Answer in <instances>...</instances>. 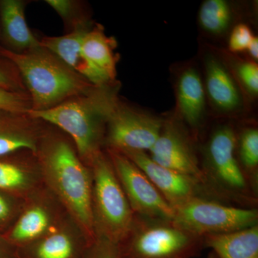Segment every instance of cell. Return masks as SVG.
<instances>
[{
    "mask_svg": "<svg viewBox=\"0 0 258 258\" xmlns=\"http://www.w3.org/2000/svg\"><path fill=\"white\" fill-rule=\"evenodd\" d=\"M42 184L64 208L83 237L96 239L92 211V175L76 148L61 136L44 133L35 153Z\"/></svg>",
    "mask_w": 258,
    "mask_h": 258,
    "instance_id": "cell-1",
    "label": "cell"
},
{
    "mask_svg": "<svg viewBox=\"0 0 258 258\" xmlns=\"http://www.w3.org/2000/svg\"><path fill=\"white\" fill-rule=\"evenodd\" d=\"M0 55L20 71L30 93L29 111L50 109L96 86L41 45L23 52L0 47Z\"/></svg>",
    "mask_w": 258,
    "mask_h": 258,
    "instance_id": "cell-2",
    "label": "cell"
},
{
    "mask_svg": "<svg viewBox=\"0 0 258 258\" xmlns=\"http://www.w3.org/2000/svg\"><path fill=\"white\" fill-rule=\"evenodd\" d=\"M108 86H95L58 106L42 111H28L34 119L47 122L66 132L74 141L80 158L88 166L101 152L107 121L117 101Z\"/></svg>",
    "mask_w": 258,
    "mask_h": 258,
    "instance_id": "cell-3",
    "label": "cell"
},
{
    "mask_svg": "<svg viewBox=\"0 0 258 258\" xmlns=\"http://www.w3.org/2000/svg\"><path fill=\"white\" fill-rule=\"evenodd\" d=\"M88 166L92 175V211L96 237L119 244L132 228L136 214L108 154L101 151Z\"/></svg>",
    "mask_w": 258,
    "mask_h": 258,
    "instance_id": "cell-4",
    "label": "cell"
},
{
    "mask_svg": "<svg viewBox=\"0 0 258 258\" xmlns=\"http://www.w3.org/2000/svg\"><path fill=\"white\" fill-rule=\"evenodd\" d=\"M123 243L128 258H191L200 251L204 239L173 220L136 215L120 244Z\"/></svg>",
    "mask_w": 258,
    "mask_h": 258,
    "instance_id": "cell-5",
    "label": "cell"
},
{
    "mask_svg": "<svg viewBox=\"0 0 258 258\" xmlns=\"http://www.w3.org/2000/svg\"><path fill=\"white\" fill-rule=\"evenodd\" d=\"M173 210V221L203 237L236 232L257 225L256 210L226 206L200 197L174 207Z\"/></svg>",
    "mask_w": 258,
    "mask_h": 258,
    "instance_id": "cell-6",
    "label": "cell"
},
{
    "mask_svg": "<svg viewBox=\"0 0 258 258\" xmlns=\"http://www.w3.org/2000/svg\"><path fill=\"white\" fill-rule=\"evenodd\" d=\"M108 157L134 213L173 220L174 210L147 175L121 152L108 149Z\"/></svg>",
    "mask_w": 258,
    "mask_h": 258,
    "instance_id": "cell-7",
    "label": "cell"
},
{
    "mask_svg": "<svg viewBox=\"0 0 258 258\" xmlns=\"http://www.w3.org/2000/svg\"><path fill=\"white\" fill-rule=\"evenodd\" d=\"M163 124L160 118L118 101L108 117L105 139L108 149L120 152H149L157 140Z\"/></svg>",
    "mask_w": 258,
    "mask_h": 258,
    "instance_id": "cell-8",
    "label": "cell"
},
{
    "mask_svg": "<svg viewBox=\"0 0 258 258\" xmlns=\"http://www.w3.org/2000/svg\"><path fill=\"white\" fill-rule=\"evenodd\" d=\"M55 198L48 191L40 189L26 199L14 222L3 234L7 242L28 245L43 237L62 220Z\"/></svg>",
    "mask_w": 258,
    "mask_h": 258,
    "instance_id": "cell-9",
    "label": "cell"
},
{
    "mask_svg": "<svg viewBox=\"0 0 258 258\" xmlns=\"http://www.w3.org/2000/svg\"><path fill=\"white\" fill-rule=\"evenodd\" d=\"M149 152L151 159L159 165L191 176L201 184L206 181L189 142L174 123L163 124L157 140Z\"/></svg>",
    "mask_w": 258,
    "mask_h": 258,
    "instance_id": "cell-10",
    "label": "cell"
},
{
    "mask_svg": "<svg viewBox=\"0 0 258 258\" xmlns=\"http://www.w3.org/2000/svg\"><path fill=\"white\" fill-rule=\"evenodd\" d=\"M121 153L143 171L172 208L198 198L201 183L198 179L159 165L147 153L136 151Z\"/></svg>",
    "mask_w": 258,
    "mask_h": 258,
    "instance_id": "cell-11",
    "label": "cell"
},
{
    "mask_svg": "<svg viewBox=\"0 0 258 258\" xmlns=\"http://www.w3.org/2000/svg\"><path fill=\"white\" fill-rule=\"evenodd\" d=\"M236 137L233 129L222 126L212 134L207 154L214 178L230 191L242 192L247 179L235 157Z\"/></svg>",
    "mask_w": 258,
    "mask_h": 258,
    "instance_id": "cell-12",
    "label": "cell"
},
{
    "mask_svg": "<svg viewBox=\"0 0 258 258\" xmlns=\"http://www.w3.org/2000/svg\"><path fill=\"white\" fill-rule=\"evenodd\" d=\"M88 22L72 29L66 35L45 37L40 45L57 55L71 69L96 86H108L112 82L106 74L97 69L85 55L82 49L83 35L90 30Z\"/></svg>",
    "mask_w": 258,
    "mask_h": 258,
    "instance_id": "cell-13",
    "label": "cell"
},
{
    "mask_svg": "<svg viewBox=\"0 0 258 258\" xmlns=\"http://www.w3.org/2000/svg\"><path fill=\"white\" fill-rule=\"evenodd\" d=\"M28 113L0 111V157L20 152L35 154L43 132Z\"/></svg>",
    "mask_w": 258,
    "mask_h": 258,
    "instance_id": "cell-14",
    "label": "cell"
},
{
    "mask_svg": "<svg viewBox=\"0 0 258 258\" xmlns=\"http://www.w3.org/2000/svg\"><path fill=\"white\" fill-rule=\"evenodd\" d=\"M13 155L0 157V190L26 200L42 187L36 157L32 160Z\"/></svg>",
    "mask_w": 258,
    "mask_h": 258,
    "instance_id": "cell-15",
    "label": "cell"
},
{
    "mask_svg": "<svg viewBox=\"0 0 258 258\" xmlns=\"http://www.w3.org/2000/svg\"><path fill=\"white\" fill-rule=\"evenodd\" d=\"M25 4L20 0H0V21L8 50L23 52L40 46L27 23Z\"/></svg>",
    "mask_w": 258,
    "mask_h": 258,
    "instance_id": "cell-16",
    "label": "cell"
},
{
    "mask_svg": "<svg viewBox=\"0 0 258 258\" xmlns=\"http://www.w3.org/2000/svg\"><path fill=\"white\" fill-rule=\"evenodd\" d=\"M217 258H258L257 225L229 233L203 237Z\"/></svg>",
    "mask_w": 258,
    "mask_h": 258,
    "instance_id": "cell-17",
    "label": "cell"
},
{
    "mask_svg": "<svg viewBox=\"0 0 258 258\" xmlns=\"http://www.w3.org/2000/svg\"><path fill=\"white\" fill-rule=\"evenodd\" d=\"M79 234L82 233L71 218L69 221L62 219L43 237L31 244L35 257L72 258L76 237Z\"/></svg>",
    "mask_w": 258,
    "mask_h": 258,
    "instance_id": "cell-18",
    "label": "cell"
},
{
    "mask_svg": "<svg viewBox=\"0 0 258 258\" xmlns=\"http://www.w3.org/2000/svg\"><path fill=\"white\" fill-rule=\"evenodd\" d=\"M206 86L214 104L222 111H233L240 103V93L225 68L215 58L206 62Z\"/></svg>",
    "mask_w": 258,
    "mask_h": 258,
    "instance_id": "cell-19",
    "label": "cell"
},
{
    "mask_svg": "<svg viewBox=\"0 0 258 258\" xmlns=\"http://www.w3.org/2000/svg\"><path fill=\"white\" fill-rule=\"evenodd\" d=\"M178 107L181 116L190 125L198 124L205 108V95L200 75L195 70H186L177 85Z\"/></svg>",
    "mask_w": 258,
    "mask_h": 258,
    "instance_id": "cell-20",
    "label": "cell"
},
{
    "mask_svg": "<svg viewBox=\"0 0 258 258\" xmlns=\"http://www.w3.org/2000/svg\"><path fill=\"white\" fill-rule=\"evenodd\" d=\"M113 42L99 28L90 29L82 39V49L91 63L109 77L112 81L116 76V58Z\"/></svg>",
    "mask_w": 258,
    "mask_h": 258,
    "instance_id": "cell-21",
    "label": "cell"
},
{
    "mask_svg": "<svg viewBox=\"0 0 258 258\" xmlns=\"http://www.w3.org/2000/svg\"><path fill=\"white\" fill-rule=\"evenodd\" d=\"M199 18L202 26L207 31L221 33L230 25V6L224 0H208L202 5Z\"/></svg>",
    "mask_w": 258,
    "mask_h": 258,
    "instance_id": "cell-22",
    "label": "cell"
},
{
    "mask_svg": "<svg viewBox=\"0 0 258 258\" xmlns=\"http://www.w3.org/2000/svg\"><path fill=\"white\" fill-rule=\"evenodd\" d=\"M240 157L244 169L254 173L258 166V131L247 128L241 134Z\"/></svg>",
    "mask_w": 258,
    "mask_h": 258,
    "instance_id": "cell-23",
    "label": "cell"
},
{
    "mask_svg": "<svg viewBox=\"0 0 258 258\" xmlns=\"http://www.w3.org/2000/svg\"><path fill=\"white\" fill-rule=\"evenodd\" d=\"M25 200L0 190V233L10 228L23 208Z\"/></svg>",
    "mask_w": 258,
    "mask_h": 258,
    "instance_id": "cell-24",
    "label": "cell"
},
{
    "mask_svg": "<svg viewBox=\"0 0 258 258\" xmlns=\"http://www.w3.org/2000/svg\"><path fill=\"white\" fill-rule=\"evenodd\" d=\"M30 109V97L17 91L0 88V111L27 113Z\"/></svg>",
    "mask_w": 258,
    "mask_h": 258,
    "instance_id": "cell-25",
    "label": "cell"
},
{
    "mask_svg": "<svg viewBox=\"0 0 258 258\" xmlns=\"http://www.w3.org/2000/svg\"><path fill=\"white\" fill-rule=\"evenodd\" d=\"M46 3L66 23L70 24L71 30L88 21L83 17L78 15L79 14V10L76 2L70 0H47Z\"/></svg>",
    "mask_w": 258,
    "mask_h": 258,
    "instance_id": "cell-26",
    "label": "cell"
},
{
    "mask_svg": "<svg viewBox=\"0 0 258 258\" xmlns=\"http://www.w3.org/2000/svg\"><path fill=\"white\" fill-rule=\"evenodd\" d=\"M253 37L247 25L244 24L237 25L231 33L229 41L230 50L235 52L247 50Z\"/></svg>",
    "mask_w": 258,
    "mask_h": 258,
    "instance_id": "cell-27",
    "label": "cell"
},
{
    "mask_svg": "<svg viewBox=\"0 0 258 258\" xmlns=\"http://www.w3.org/2000/svg\"><path fill=\"white\" fill-rule=\"evenodd\" d=\"M238 74L244 87L252 94H257V64L252 62H244L239 66Z\"/></svg>",
    "mask_w": 258,
    "mask_h": 258,
    "instance_id": "cell-28",
    "label": "cell"
},
{
    "mask_svg": "<svg viewBox=\"0 0 258 258\" xmlns=\"http://www.w3.org/2000/svg\"><path fill=\"white\" fill-rule=\"evenodd\" d=\"M93 243L96 245L94 258H120L118 244L100 237H97Z\"/></svg>",
    "mask_w": 258,
    "mask_h": 258,
    "instance_id": "cell-29",
    "label": "cell"
},
{
    "mask_svg": "<svg viewBox=\"0 0 258 258\" xmlns=\"http://www.w3.org/2000/svg\"><path fill=\"white\" fill-rule=\"evenodd\" d=\"M14 88V83L12 82L9 76L0 69V88L8 91H16Z\"/></svg>",
    "mask_w": 258,
    "mask_h": 258,
    "instance_id": "cell-30",
    "label": "cell"
},
{
    "mask_svg": "<svg viewBox=\"0 0 258 258\" xmlns=\"http://www.w3.org/2000/svg\"><path fill=\"white\" fill-rule=\"evenodd\" d=\"M249 55L254 60H257L258 58V39L257 37H253L252 41L249 43L248 47H247Z\"/></svg>",
    "mask_w": 258,
    "mask_h": 258,
    "instance_id": "cell-31",
    "label": "cell"
},
{
    "mask_svg": "<svg viewBox=\"0 0 258 258\" xmlns=\"http://www.w3.org/2000/svg\"><path fill=\"white\" fill-rule=\"evenodd\" d=\"M7 241L3 237V234L0 233V258H3V244L6 243Z\"/></svg>",
    "mask_w": 258,
    "mask_h": 258,
    "instance_id": "cell-32",
    "label": "cell"
}]
</instances>
